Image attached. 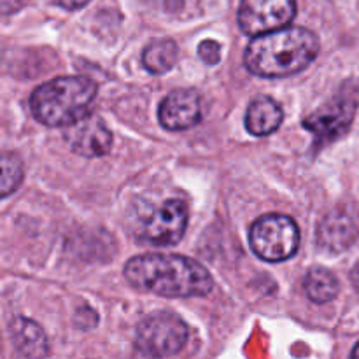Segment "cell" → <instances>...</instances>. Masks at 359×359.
Segmentation results:
<instances>
[{
    "instance_id": "1",
    "label": "cell",
    "mask_w": 359,
    "mask_h": 359,
    "mask_svg": "<svg viewBox=\"0 0 359 359\" xmlns=\"http://www.w3.org/2000/svg\"><path fill=\"white\" fill-rule=\"evenodd\" d=\"M125 277L135 290L168 298L205 297L214 280L205 266L179 255H140L125 265Z\"/></svg>"
},
{
    "instance_id": "2",
    "label": "cell",
    "mask_w": 359,
    "mask_h": 359,
    "mask_svg": "<svg viewBox=\"0 0 359 359\" xmlns=\"http://www.w3.org/2000/svg\"><path fill=\"white\" fill-rule=\"evenodd\" d=\"M319 39L304 27H286L249 42L244 55L248 70L259 77H287L311 65L318 56Z\"/></svg>"
},
{
    "instance_id": "3",
    "label": "cell",
    "mask_w": 359,
    "mask_h": 359,
    "mask_svg": "<svg viewBox=\"0 0 359 359\" xmlns=\"http://www.w3.org/2000/svg\"><path fill=\"white\" fill-rule=\"evenodd\" d=\"M97 91V84L88 77H56L34 90L32 114L46 126H72L90 114Z\"/></svg>"
},
{
    "instance_id": "4",
    "label": "cell",
    "mask_w": 359,
    "mask_h": 359,
    "mask_svg": "<svg viewBox=\"0 0 359 359\" xmlns=\"http://www.w3.org/2000/svg\"><path fill=\"white\" fill-rule=\"evenodd\" d=\"M249 242L256 256L270 263H279L297 255L300 245L298 224L284 214H266L252 223Z\"/></svg>"
},
{
    "instance_id": "5",
    "label": "cell",
    "mask_w": 359,
    "mask_h": 359,
    "mask_svg": "<svg viewBox=\"0 0 359 359\" xmlns=\"http://www.w3.org/2000/svg\"><path fill=\"white\" fill-rule=\"evenodd\" d=\"M188 326L174 312H154L137 328L135 342L142 354L154 359L177 354L188 342Z\"/></svg>"
},
{
    "instance_id": "6",
    "label": "cell",
    "mask_w": 359,
    "mask_h": 359,
    "mask_svg": "<svg viewBox=\"0 0 359 359\" xmlns=\"http://www.w3.org/2000/svg\"><path fill=\"white\" fill-rule=\"evenodd\" d=\"M297 16L294 0H242L237 21L241 30L252 39L286 28Z\"/></svg>"
},
{
    "instance_id": "7",
    "label": "cell",
    "mask_w": 359,
    "mask_h": 359,
    "mask_svg": "<svg viewBox=\"0 0 359 359\" xmlns=\"http://www.w3.org/2000/svg\"><path fill=\"white\" fill-rule=\"evenodd\" d=\"M356 114V100L347 95H339L332 102L304 119V126L314 133L319 146L333 142L346 135Z\"/></svg>"
},
{
    "instance_id": "8",
    "label": "cell",
    "mask_w": 359,
    "mask_h": 359,
    "mask_svg": "<svg viewBox=\"0 0 359 359\" xmlns=\"http://www.w3.org/2000/svg\"><path fill=\"white\" fill-rule=\"evenodd\" d=\"M188 224V207L182 200L174 198L156 207L142 223L140 237L156 245L177 244Z\"/></svg>"
},
{
    "instance_id": "9",
    "label": "cell",
    "mask_w": 359,
    "mask_h": 359,
    "mask_svg": "<svg viewBox=\"0 0 359 359\" xmlns=\"http://www.w3.org/2000/svg\"><path fill=\"white\" fill-rule=\"evenodd\" d=\"M65 139L74 153L86 158L104 156L112 147V133L95 114H88L86 118L69 126Z\"/></svg>"
},
{
    "instance_id": "10",
    "label": "cell",
    "mask_w": 359,
    "mask_h": 359,
    "mask_svg": "<svg viewBox=\"0 0 359 359\" xmlns=\"http://www.w3.org/2000/svg\"><path fill=\"white\" fill-rule=\"evenodd\" d=\"M158 119L170 132L188 130L202 119V100L193 90H175L160 104Z\"/></svg>"
},
{
    "instance_id": "11",
    "label": "cell",
    "mask_w": 359,
    "mask_h": 359,
    "mask_svg": "<svg viewBox=\"0 0 359 359\" xmlns=\"http://www.w3.org/2000/svg\"><path fill=\"white\" fill-rule=\"evenodd\" d=\"M11 339L21 356L28 359H42L48 356V337L41 326L27 318H14L9 323Z\"/></svg>"
},
{
    "instance_id": "12",
    "label": "cell",
    "mask_w": 359,
    "mask_h": 359,
    "mask_svg": "<svg viewBox=\"0 0 359 359\" xmlns=\"http://www.w3.org/2000/svg\"><path fill=\"white\" fill-rule=\"evenodd\" d=\"M283 118V109L273 98L258 97L249 104L245 112V128L252 135L265 137L279 128Z\"/></svg>"
},
{
    "instance_id": "13",
    "label": "cell",
    "mask_w": 359,
    "mask_h": 359,
    "mask_svg": "<svg viewBox=\"0 0 359 359\" xmlns=\"http://www.w3.org/2000/svg\"><path fill=\"white\" fill-rule=\"evenodd\" d=\"M356 237V224L346 212H332L326 216L318 231V244L330 251L340 252L349 248Z\"/></svg>"
},
{
    "instance_id": "14",
    "label": "cell",
    "mask_w": 359,
    "mask_h": 359,
    "mask_svg": "<svg viewBox=\"0 0 359 359\" xmlns=\"http://www.w3.org/2000/svg\"><path fill=\"white\" fill-rule=\"evenodd\" d=\"M179 49L172 39H158L149 42L142 53V65L151 74H165L177 63Z\"/></svg>"
},
{
    "instance_id": "15",
    "label": "cell",
    "mask_w": 359,
    "mask_h": 359,
    "mask_svg": "<svg viewBox=\"0 0 359 359\" xmlns=\"http://www.w3.org/2000/svg\"><path fill=\"white\" fill-rule=\"evenodd\" d=\"M304 287L307 297L314 304H328L339 294V280L330 270L316 266L309 270L304 279Z\"/></svg>"
},
{
    "instance_id": "16",
    "label": "cell",
    "mask_w": 359,
    "mask_h": 359,
    "mask_svg": "<svg viewBox=\"0 0 359 359\" xmlns=\"http://www.w3.org/2000/svg\"><path fill=\"white\" fill-rule=\"evenodd\" d=\"M21 181H23V163L18 156L11 153L2 154V191L4 196L11 195L20 188Z\"/></svg>"
},
{
    "instance_id": "17",
    "label": "cell",
    "mask_w": 359,
    "mask_h": 359,
    "mask_svg": "<svg viewBox=\"0 0 359 359\" xmlns=\"http://www.w3.org/2000/svg\"><path fill=\"white\" fill-rule=\"evenodd\" d=\"M198 55L209 65H216L221 60V44L216 41H203L198 46Z\"/></svg>"
},
{
    "instance_id": "18",
    "label": "cell",
    "mask_w": 359,
    "mask_h": 359,
    "mask_svg": "<svg viewBox=\"0 0 359 359\" xmlns=\"http://www.w3.org/2000/svg\"><path fill=\"white\" fill-rule=\"evenodd\" d=\"M142 2L147 4V6H151V7H156V9L170 11V13L181 9V6H182V0H142Z\"/></svg>"
},
{
    "instance_id": "19",
    "label": "cell",
    "mask_w": 359,
    "mask_h": 359,
    "mask_svg": "<svg viewBox=\"0 0 359 359\" xmlns=\"http://www.w3.org/2000/svg\"><path fill=\"white\" fill-rule=\"evenodd\" d=\"M56 2H58V6H62L63 9L76 11V9H81V7L86 6L90 0H56Z\"/></svg>"
},
{
    "instance_id": "20",
    "label": "cell",
    "mask_w": 359,
    "mask_h": 359,
    "mask_svg": "<svg viewBox=\"0 0 359 359\" xmlns=\"http://www.w3.org/2000/svg\"><path fill=\"white\" fill-rule=\"evenodd\" d=\"M23 6V0H2V13L11 14Z\"/></svg>"
},
{
    "instance_id": "21",
    "label": "cell",
    "mask_w": 359,
    "mask_h": 359,
    "mask_svg": "<svg viewBox=\"0 0 359 359\" xmlns=\"http://www.w3.org/2000/svg\"><path fill=\"white\" fill-rule=\"evenodd\" d=\"M351 359H359V342H358V346L354 347L353 354H351Z\"/></svg>"
}]
</instances>
